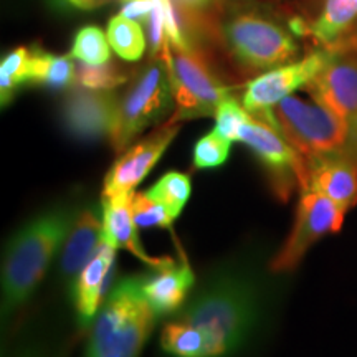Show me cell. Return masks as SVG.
<instances>
[{"label": "cell", "instance_id": "obj_1", "mask_svg": "<svg viewBox=\"0 0 357 357\" xmlns=\"http://www.w3.org/2000/svg\"><path fill=\"white\" fill-rule=\"evenodd\" d=\"M261 316L260 280L243 266H220L205 278L178 319L200 329L211 357L234 354L255 334Z\"/></svg>", "mask_w": 357, "mask_h": 357}, {"label": "cell", "instance_id": "obj_2", "mask_svg": "<svg viewBox=\"0 0 357 357\" xmlns=\"http://www.w3.org/2000/svg\"><path fill=\"white\" fill-rule=\"evenodd\" d=\"M79 211L58 204L30 218L8 240L2 268V312L8 316L29 301L65 243Z\"/></svg>", "mask_w": 357, "mask_h": 357}, {"label": "cell", "instance_id": "obj_3", "mask_svg": "<svg viewBox=\"0 0 357 357\" xmlns=\"http://www.w3.org/2000/svg\"><path fill=\"white\" fill-rule=\"evenodd\" d=\"M296 55L293 35L266 13L242 8L223 19L220 63L234 82L291 63Z\"/></svg>", "mask_w": 357, "mask_h": 357}, {"label": "cell", "instance_id": "obj_4", "mask_svg": "<svg viewBox=\"0 0 357 357\" xmlns=\"http://www.w3.org/2000/svg\"><path fill=\"white\" fill-rule=\"evenodd\" d=\"M155 316L142 293L141 276L121 280L101 306L86 357H139Z\"/></svg>", "mask_w": 357, "mask_h": 357}, {"label": "cell", "instance_id": "obj_5", "mask_svg": "<svg viewBox=\"0 0 357 357\" xmlns=\"http://www.w3.org/2000/svg\"><path fill=\"white\" fill-rule=\"evenodd\" d=\"M171 79L176 113L171 121L215 116L218 105L231 96L235 86L215 56L197 50H176L171 45L164 52Z\"/></svg>", "mask_w": 357, "mask_h": 357}, {"label": "cell", "instance_id": "obj_6", "mask_svg": "<svg viewBox=\"0 0 357 357\" xmlns=\"http://www.w3.org/2000/svg\"><path fill=\"white\" fill-rule=\"evenodd\" d=\"M258 119L273 124L303 159L341 153L354 154L346 124L316 101L289 95Z\"/></svg>", "mask_w": 357, "mask_h": 357}, {"label": "cell", "instance_id": "obj_7", "mask_svg": "<svg viewBox=\"0 0 357 357\" xmlns=\"http://www.w3.org/2000/svg\"><path fill=\"white\" fill-rule=\"evenodd\" d=\"M172 102L166 60L149 58L141 68L134 70L126 91L118 100L114 124L109 132L116 153L126 151L144 129L159 123L172 108Z\"/></svg>", "mask_w": 357, "mask_h": 357}, {"label": "cell", "instance_id": "obj_8", "mask_svg": "<svg viewBox=\"0 0 357 357\" xmlns=\"http://www.w3.org/2000/svg\"><path fill=\"white\" fill-rule=\"evenodd\" d=\"M236 141L245 142L257 155L270 177L271 189L281 200H288L294 187L303 189L306 162L283 134L265 119L250 116L236 134Z\"/></svg>", "mask_w": 357, "mask_h": 357}, {"label": "cell", "instance_id": "obj_9", "mask_svg": "<svg viewBox=\"0 0 357 357\" xmlns=\"http://www.w3.org/2000/svg\"><path fill=\"white\" fill-rule=\"evenodd\" d=\"M346 211L314 190L301 192L293 229L270 263L273 273L291 271L319 238L341 230Z\"/></svg>", "mask_w": 357, "mask_h": 357}, {"label": "cell", "instance_id": "obj_10", "mask_svg": "<svg viewBox=\"0 0 357 357\" xmlns=\"http://www.w3.org/2000/svg\"><path fill=\"white\" fill-rule=\"evenodd\" d=\"M305 89L346 124L357 158V52L331 53L324 68Z\"/></svg>", "mask_w": 357, "mask_h": 357}, {"label": "cell", "instance_id": "obj_11", "mask_svg": "<svg viewBox=\"0 0 357 357\" xmlns=\"http://www.w3.org/2000/svg\"><path fill=\"white\" fill-rule=\"evenodd\" d=\"M329 56L331 53L324 48H319L300 61L276 66V68L268 70L250 79L245 84L242 95L243 108L255 118H263L281 100L293 95L296 89L305 88L324 68Z\"/></svg>", "mask_w": 357, "mask_h": 357}, {"label": "cell", "instance_id": "obj_12", "mask_svg": "<svg viewBox=\"0 0 357 357\" xmlns=\"http://www.w3.org/2000/svg\"><path fill=\"white\" fill-rule=\"evenodd\" d=\"M178 129H181V124L169 119L144 139L124 151L121 158L116 160L109 172L106 174L102 197L134 192L136 185L144 181L147 174L153 171V167L166 153L174 137L177 136Z\"/></svg>", "mask_w": 357, "mask_h": 357}, {"label": "cell", "instance_id": "obj_13", "mask_svg": "<svg viewBox=\"0 0 357 357\" xmlns=\"http://www.w3.org/2000/svg\"><path fill=\"white\" fill-rule=\"evenodd\" d=\"M119 95L113 89L70 88L61 105V119L71 136L96 141L113 129Z\"/></svg>", "mask_w": 357, "mask_h": 357}, {"label": "cell", "instance_id": "obj_14", "mask_svg": "<svg viewBox=\"0 0 357 357\" xmlns=\"http://www.w3.org/2000/svg\"><path fill=\"white\" fill-rule=\"evenodd\" d=\"M306 178L301 192L314 190L342 211L357 204V158L352 153L305 159Z\"/></svg>", "mask_w": 357, "mask_h": 357}, {"label": "cell", "instance_id": "obj_15", "mask_svg": "<svg viewBox=\"0 0 357 357\" xmlns=\"http://www.w3.org/2000/svg\"><path fill=\"white\" fill-rule=\"evenodd\" d=\"M132 195L121 194L101 199L102 213V242L114 248L128 250L131 255L144 261L151 270H162V268L176 265L169 257H149L142 248L137 225L132 217Z\"/></svg>", "mask_w": 357, "mask_h": 357}, {"label": "cell", "instance_id": "obj_16", "mask_svg": "<svg viewBox=\"0 0 357 357\" xmlns=\"http://www.w3.org/2000/svg\"><path fill=\"white\" fill-rule=\"evenodd\" d=\"M102 243V213L96 205L79 211L71 231L66 236L60 258V271L65 281L77 280L79 271L95 257Z\"/></svg>", "mask_w": 357, "mask_h": 357}, {"label": "cell", "instance_id": "obj_17", "mask_svg": "<svg viewBox=\"0 0 357 357\" xmlns=\"http://www.w3.org/2000/svg\"><path fill=\"white\" fill-rule=\"evenodd\" d=\"M194 283V271L185 261L182 265L153 270L151 275H141L142 293L158 316L182 310Z\"/></svg>", "mask_w": 357, "mask_h": 357}, {"label": "cell", "instance_id": "obj_18", "mask_svg": "<svg viewBox=\"0 0 357 357\" xmlns=\"http://www.w3.org/2000/svg\"><path fill=\"white\" fill-rule=\"evenodd\" d=\"M114 260L116 248L102 242L95 257L86 263L73 281V301L83 323H89L98 312L102 294L108 288Z\"/></svg>", "mask_w": 357, "mask_h": 357}, {"label": "cell", "instance_id": "obj_19", "mask_svg": "<svg viewBox=\"0 0 357 357\" xmlns=\"http://www.w3.org/2000/svg\"><path fill=\"white\" fill-rule=\"evenodd\" d=\"M357 17V0H323L318 15L311 22L296 17L289 22L293 32L301 37H311L321 48H328Z\"/></svg>", "mask_w": 357, "mask_h": 357}, {"label": "cell", "instance_id": "obj_20", "mask_svg": "<svg viewBox=\"0 0 357 357\" xmlns=\"http://www.w3.org/2000/svg\"><path fill=\"white\" fill-rule=\"evenodd\" d=\"M73 56L53 55L38 47L30 48L29 83L50 89H70L77 82V65Z\"/></svg>", "mask_w": 357, "mask_h": 357}, {"label": "cell", "instance_id": "obj_21", "mask_svg": "<svg viewBox=\"0 0 357 357\" xmlns=\"http://www.w3.org/2000/svg\"><path fill=\"white\" fill-rule=\"evenodd\" d=\"M160 344L174 357H211L207 336L195 326L178 318L164 326Z\"/></svg>", "mask_w": 357, "mask_h": 357}, {"label": "cell", "instance_id": "obj_22", "mask_svg": "<svg viewBox=\"0 0 357 357\" xmlns=\"http://www.w3.org/2000/svg\"><path fill=\"white\" fill-rule=\"evenodd\" d=\"M108 42L123 60L136 61L146 50V37L142 26L136 20L119 13L108 24Z\"/></svg>", "mask_w": 357, "mask_h": 357}, {"label": "cell", "instance_id": "obj_23", "mask_svg": "<svg viewBox=\"0 0 357 357\" xmlns=\"http://www.w3.org/2000/svg\"><path fill=\"white\" fill-rule=\"evenodd\" d=\"M192 192L190 178L184 172L171 171L164 174L155 184L147 189L144 194L155 202L166 205L174 217L181 215L182 208L189 202Z\"/></svg>", "mask_w": 357, "mask_h": 357}, {"label": "cell", "instance_id": "obj_24", "mask_svg": "<svg viewBox=\"0 0 357 357\" xmlns=\"http://www.w3.org/2000/svg\"><path fill=\"white\" fill-rule=\"evenodd\" d=\"M30 48L19 47L2 58L0 63V96L2 106L8 105L22 84L29 83Z\"/></svg>", "mask_w": 357, "mask_h": 357}, {"label": "cell", "instance_id": "obj_25", "mask_svg": "<svg viewBox=\"0 0 357 357\" xmlns=\"http://www.w3.org/2000/svg\"><path fill=\"white\" fill-rule=\"evenodd\" d=\"M134 70H128L126 66L116 63V61H106L102 65H77V82L79 86L91 89H114L124 83H129Z\"/></svg>", "mask_w": 357, "mask_h": 357}, {"label": "cell", "instance_id": "obj_26", "mask_svg": "<svg viewBox=\"0 0 357 357\" xmlns=\"http://www.w3.org/2000/svg\"><path fill=\"white\" fill-rule=\"evenodd\" d=\"M71 56L88 65H102L109 61V42L108 37L95 25L83 26L77 33L71 48Z\"/></svg>", "mask_w": 357, "mask_h": 357}, {"label": "cell", "instance_id": "obj_27", "mask_svg": "<svg viewBox=\"0 0 357 357\" xmlns=\"http://www.w3.org/2000/svg\"><path fill=\"white\" fill-rule=\"evenodd\" d=\"M132 217L137 227L141 229H172V222L176 217L172 215L171 211L166 205L155 202V200L149 199L144 192L132 195Z\"/></svg>", "mask_w": 357, "mask_h": 357}, {"label": "cell", "instance_id": "obj_28", "mask_svg": "<svg viewBox=\"0 0 357 357\" xmlns=\"http://www.w3.org/2000/svg\"><path fill=\"white\" fill-rule=\"evenodd\" d=\"M230 142L215 129L205 134L195 142L194 147V166L197 169H213L225 164L230 154Z\"/></svg>", "mask_w": 357, "mask_h": 357}, {"label": "cell", "instance_id": "obj_29", "mask_svg": "<svg viewBox=\"0 0 357 357\" xmlns=\"http://www.w3.org/2000/svg\"><path fill=\"white\" fill-rule=\"evenodd\" d=\"M250 116L252 114L243 108V105L240 106V102L234 96L225 98L215 111V131L229 141H236L240 126L248 121Z\"/></svg>", "mask_w": 357, "mask_h": 357}, {"label": "cell", "instance_id": "obj_30", "mask_svg": "<svg viewBox=\"0 0 357 357\" xmlns=\"http://www.w3.org/2000/svg\"><path fill=\"white\" fill-rule=\"evenodd\" d=\"M324 50L331 53H346V52H357V17L356 20L349 25V29L339 37L333 45H329Z\"/></svg>", "mask_w": 357, "mask_h": 357}, {"label": "cell", "instance_id": "obj_31", "mask_svg": "<svg viewBox=\"0 0 357 357\" xmlns=\"http://www.w3.org/2000/svg\"><path fill=\"white\" fill-rule=\"evenodd\" d=\"M153 7L154 0H126V6L123 7L121 15L132 20L146 22Z\"/></svg>", "mask_w": 357, "mask_h": 357}, {"label": "cell", "instance_id": "obj_32", "mask_svg": "<svg viewBox=\"0 0 357 357\" xmlns=\"http://www.w3.org/2000/svg\"><path fill=\"white\" fill-rule=\"evenodd\" d=\"M68 2H71L73 6H77L79 8H95V7L102 6V3L111 2V0H68Z\"/></svg>", "mask_w": 357, "mask_h": 357}, {"label": "cell", "instance_id": "obj_33", "mask_svg": "<svg viewBox=\"0 0 357 357\" xmlns=\"http://www.w3.org/2000/svg\"><path fill=\"white\" fill-rule=\"evenodd\" d=\"M17 357H43L42 354H40V352L37 351V349H33V347H30V349H25V351H22L19 356Z\"/></svg>", "mask_w": 357, "mask_h": 357}]
</instances>
